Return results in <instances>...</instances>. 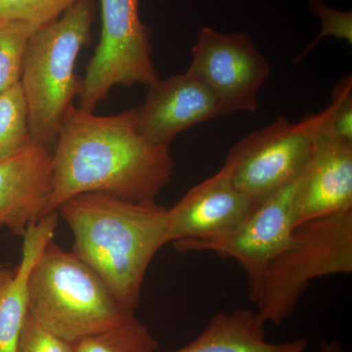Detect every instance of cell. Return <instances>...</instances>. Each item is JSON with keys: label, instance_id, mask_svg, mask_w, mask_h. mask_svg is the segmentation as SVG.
<instances>
[{"label": "cell", "instance_id": "obj_10", "mask_svg": "<svg viewBox=\"0 0 352 352\" xmlns=\"http://www.w3.org/2000/svg\"><path fill=\"white\" fill-rule=\"evenodd\" d=\"M233 170V162L227 157L217 173L168 208L166 245L221 237L248 219L256 205L235 186Z\"/></svg>", "mask_w": 352, "mask_h": 352}, {"label": "cell", "instance_id": "obj_2", "mask_svg": "<svg viewBox=\"0 0 352 352\" xmlns=\"http://www.w3.org/2000/svg\"><path fill=\"white\" fill-rule=\"evenodd\" d=\"M73 232V252L110 289L120 307L134 314L146 272L166 245L168 208L132 203L100 193L72 197L57 208Z\"/></svg>", "mask_w": 352, "mask_h": 352}, {"label": "cell", "instance_id": "obj_12", "mask_svg": "<svg viewBox=\"0 0 352 352\" xmlns=\"http://www.w3.org/2000/svg\"><path fill=\"white\" fill-rule=\"evenodd\" d=\"M53 149L32 142L0 161V228L23 237L45 215L52 188Z\"/></svg>", "mask_w": 352, "mask_h": 352}, {"label": "cell", "instance_id": "obj_18", "mask_svg": "<svg viewBox=\"0 0 352 352\" xmlns=\"http://www.w3.org/2000/svg\"><path fill=\"white\" fill-rule=\"evenodd\" d=\"M36 28L20 20H0V94L21 82L28 43Z\"/></svg>", "mask_w": 352, "mask_h": 352}, {"label": "cell", "instance_id": "obj_11", "mask_svg": "<svg viewBox=\"0 0 352 352\" xmlns=\"http://www.w3.org/2000/svg\"><path fill=\"white\" fill-rule=\"evenodd\" d=\"M133 111L139 133L159 146H168L190 127L222 115L212 90L187 72L148 87L144 102Z\"/></svg>", "mask_w": 352, "mask_h": 352}, {"label": "cell", "instance_id": "obj_17", "mask_svg": "<svg viewBox=\"0 0 352 352\" xmlns=\"http://www.w3.org/2000/svg\"><path fill=\"white\" fill-rule=\"evenodd\" d=\"M74 346L75 352H157L159 344L134 314L116 327L78 340Z\"/></svg>", "mask_w": 352, "mask_h": 352}, {"label": "cell", "instance_id": "obj_9", "mask_svg": "<svg viewBox=\"0 0 352 352\" xmlns=\"http://www.w3.org/2000/svg\"><path fill=\"white\" fill-rule=\"evenodd\" d=\"M192 53L186 72L212 90L222 115L256 112L258 92L271 67L245 32L223 34L203 28Z\"/></svg>", "mask_w": 352, "mask_h": 352}, {"label": "cell", "instance_id": "obj_15", "mask_svg": "<svg viewBox=\"0 0 352 352\" xmlns=\"http://www.w3.org/2000/svg\"><path fill=\"white\" fill-rule=\"evenodd\" d=\"M307 346L305 338L268 342L265 323L256 312L239 308L230 314L217 312L196 339L171 352H305Z\"/></svg>", "mask_w": 352, "mask_h": 352}, {"label": "cell", "instance_id": "obj_6", "mask_svg": "<svg viewBox=\"0 0 352 352\" xmlns=\"http://www.w3.org/2000/svg\"><path fill=\"white\" fill-rule=\"evenodd\" d=\"M141 0H100L101 36L87 66L78 107L94 112L115 87L143 85L160 80L152 60L149 28L139 15Z\"/></svg>", "mask_w": 352, "mask_h": 352}, {"label": "cell", "instance_id": "obj_4", "mask_svg": "<svg viewBox=\"0 0 352 352\" xmlns=\"http://www.w3.org/2000/svg\"><path fill=\"white\" fill-rule=\"evenodd\" d=\"M29 314L71 344L116 327L134 314L117 302L87 264L48 242L31 272Z\"/></svg>", "mask_w": 352, "mask_h": 352}, {"label": "cell", "instance_id": "obj_22", "mask_svg": "<svg viewBox=\"0 0 352 352\" xmlns=\"http://www.w3.org/2000/svg\"><path fill=\"white\" fill-rule=\"evenodd\" d=\"M17 352H75V346L39 325L29 314L21 332Z\"/></svg>", "mask_w": 352, "mask_h": 352}, {"label": "cell", "instance_id": "obj_21", "mask_svg": "<svg viewBox=\"0 0 352 352\" xmlns=\"http://www.w3.org/2000/svg\"><path fill=\"white\" fill-rule=\"evenodd\" d=\"M308 4H309L310 11L321 20V32L314 39V43H310L307 50L303 51L302 54L296 58L295 63L302 61L319 41L328 36H333L340 41H346L349 45H352L351 10H336L328 6L324 0H308Z\"/></svg>", "mask_w": 352, "mask_h": 352}, {"label": "cell", "instance_id": "obj_20", "mask_svg": "<svg viewBox=\"0 0 352 352\" xmlns=\"http://www.w3.org/2000/svg\"><path fill=\"white\" fill-rule=\"evenodd\" d=\"M80 0H0V20H20L38 29L56 20Z\"/></svg>", "mask_w": 352, "mask_h": 352}, {"label": "cell", "instance_id": "obj_13", "mask_svg": "<svg viewBox=\"0 0 352 352\" xmlns=\"http://www.w3.org/2000/svg\"><path fill=\"white\" fill-rule=\"evenodd\" d=\"M347 210H352V143L318 132L298 182L296 226Z\"/></svg>", "mask_w": 352, "mask_h": 352}, {"label": "cell", "instance_id": "obj_5", "mask_svg": "<svg viewBox=\"0 0 352 352\" xmlns=\"http://www.w3.org/2000/svg\"><path fill=\"white\" fill-rule=\"evenodd\" d=\"M352 273V210L296 226L291 244L271 261L258 295V318L280 325L317 278Z\"/></svg>", "mask_w": 352, "mask_h": 352}, {"label": "cell", "instance_id": "obj_23", "mask_svg": "<svg viewBox=\"0 0 352 352\" xmlns=\"http://www.w3.org/2000/svg\"><path fill=\"white\" fill-rule=\"evenodd\" d=\"M319 352H346L340 340L331 339L322 340Z\"/></svg>", "mask_w": 352, "mask_h": 352}, {"label": "cell", "instance_id": "obj_8", "mask_svg": "<svg viewBox=\"0 0 352 352\" xmlns=\"http://www.w3.org/2000/svg\"><path fill=\"white\" fill-rule=\"evenodd\" d=\"M300 178L261 201L232 232L214 239L178 241L173 247L182 254L212 252L234 259L247 274L254 302L268 265L291 244Z\"/></svg>", "mask_w": 352, "mask_h": 352}, {"label": "cell", "instance_id": "obj_19", "mask_svg": "<svg viewBox=\"0 0 352 352\" xmlns=\"http://www.w3.org/2000/svg\"><path fill=\"white\" fill-rule=\"evenodd\" d=\"M319 133L326 138L352 143V78L346 76L333 90L330 106L323 110Z\"/></svg>", "mask_w": 352, "mask_h": 352}, {"label": "cell", "instance_id": "obj_7", "mask_svg": "<svg viewBox=\"0 0 352 352\" xmlns=\"http://www.w3.org/2000/svg\"><path fill=\"white\" fill-rule=\"evenodd\" d=\"M323 111L292 124L280 117L243 138L229 151L233 182L256 205L305 173L320 131Z\"/></svg>", "mask_w": 352, "mask_h": 352}, {"label": "cell", "instance_id": "obj_3", "mask_svg": "<svg viewBox=\"0 0 352 352\" xmlns=\"http://www.w3.org/2000/svg\"><path fill=\"white\" fill-rule=\"evenodd\" d=\"M94 15V0H80L30 36L20 82L34 143L53 149L67 111L80 96L76 59L90 43Z\"/></svg>", "mask_w": 352, "mask_h": 352}, {"label": "cell", "instance_id": "obj_14", "mask_svg": "<svg viewBox=\"0 0 352 352\" xmlns=\"http://www.w3.org/2000/svg\"><path fill=\"white\" fill-rule=\"evenodd\" d=\"M59 214L43 215L23 235L22 258L16 267H0V352H17L23 326L29 314V281L34 264L54 239Z\"/></svg>", "mask_w": 352, "mask_h": 352}, {"label": "cell", "instance_id": "obj_16", "mask_svg": "<svg viewBox=\"0 0 352 352\" xmlns=\"http://www.w3.org/2000/svg\"><path fill=\"white\" fill-rule=\"evenodd\" d=\"M32 143L29 109L21 82L0 94V161Z\"/></svg>", "mask_w": 352, "mask_h": 352}, {"label": "cell", "instance_id": "obj_1", "mask_svg": "<svg viewBox=\"0 0 352 352\" xmlns=\"http://www.w3.org/2000/svg\"><path fill=\"white\" fill-rule=\"evenodd\" d=\"M173 170L168 146L152 144L139 133L133 109L97 116L73 105L53 147L52 188L45 214L85 193L153 203L171 182Z\"/></svg>", "mask_w": 352, "mask_h": 352}]
</instances>
